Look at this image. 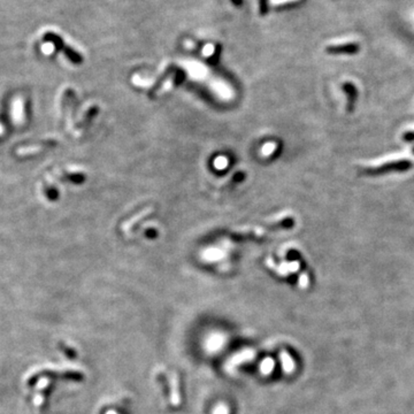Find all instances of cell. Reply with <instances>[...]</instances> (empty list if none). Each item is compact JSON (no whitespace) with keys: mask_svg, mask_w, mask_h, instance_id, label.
I'll return each instance as SVG.
<instances>
[{"mask_svg":"<svg viewBox=\"0 0 414 414\" xmlns=\"http://www.w3.org/2000/svg\"><path fill=\"white\" fill-rule=\"evenodd\" d=\"M412 163L409 159H398V160H391L383 163L379 166L363 168L361 169V173L368 176H378L390 171H405L412 168Z\"/></svg>","mask_w":414,"mask_h":414,"instance_id":"cell-1","label":"cell"},{"mask_svg":"<svg viewBox=\"0 0 414 414\" xmlns=\"http://www.w3.org/2000/svg\"><path fill=\"white\" fill-rule=\"evenodd\" d=\"M51 386H52L51 381L46 378H43L39 381L38 385H37V393H36L33 403H35L36 409L40 411V412L45 410L46 400H48V396H49V390L50 388H51Z\"/></svg>","mask_w":414,"mask_h":414,"instance_id":"cell-2","label":"cell"},{"mask_svg":"<svg viewBox=\"0 0 414 414\" xmlns=\"http://www.w3.org/2000/svg\"><path fill=\"white\" fill-rule=\"evenodd\" d=\"M55 376H60L61 379H76L77 375L76 373L74 372H53V371H38L32 373L31 375L27 379V385L32 386L33 383L37 381V379H43V378H55Z\"/></svg>","mask_w":414,"mask_h":414,"instance_id":"cell-3","label":"cell"},{"mask_svg":"<svg viewBox=\"0 0 414 414\" xmlns=\"http://www.w3.org/2000/svg\"><path fill=\"white\" fill-rule=\"evenodd\" d=\"M359 45L356 43H344L337 44V45H329L327 52L334 53V55H355L359 51Z\"/></svg>","mask_w":414,"mask_h":414,"instance_id":"cell-4","label":"cell"},{"mask_svg":"<svg viewBox=\"0 0 414 414\" xmlns=\"http://www.w3.org/2000/svg\"><path fill=\"white\" fill-rule=\"evenodd\" d=\"M342 89L344 90L346 97H348V112H352L353 106H355L357 97H358V91L357 87L351 82H345L342 85Z\"/></svg>","mask_w":414,"mask_h":414,"instance_id":"cell-5","label":"cell"},{"mask_svg":"<svg viewBox=\"0 0 414 414\" xmlns=\"http://www.w3.org/2000/svg\"><path fill=\"white\" fill-rule=\"evenodd\" d=\"M13 117L15 122H21L23 119V102L21 98H16L13 104Z\"/></svg>","mask_w":414,"mask_h":414,"instance_id":"cell-6","label":"cell"},{"mask_svg":"<svg viewBox=\"0 0 414 414\" xmlns=\"http://www.w3.org/2000/svg\"><path fill=\"white\" fill-rule=\"evenodd\" d=\"M281 361H282V366H283V369L285 373H292L295 371V362L294 360L290 356H289V353L287 352H282L281 353Z\"/></svg>","mask_w":414,"mask_h":414,"instance_id":"cell-7","label":"cell"},{"mask_svg":"<svg viewBox=\"0 0 414 414\" xmlns=\"http://www.w3.org/2000/svg\"><path fill=\"white\" fill-rule=\"evenodd\" d=\"M55 44L51 43V42H50V43H45V44H43V45H42V52L44 53V55H52L53 51H55Z\"/></svg>","mask_w":414,"mask_h":414,"instance_id":"cell-8","label":"cell"},{"mask_svg":"<svg viewBox=\"0 0 414 414\" xmlns=\"http://www.w3.org/2000/svg\"><path fill=\"white\" fill-rule=\"evenodd\" d=\"M403 139L406 140V142H412V140H414V130H410L404 133Z\"/></svg>","mask_w":414,"mask_h":414,"instance_id":"cell-9","label":"cell"},{"mask_svg":"<svg viewBox=\"0 0 414 414\" xmlns=\"http://www.w3.org/2000/svg\"><path fill=\"white\" fill-rule=\"evenodd\" d=\"M298 1V0H269V4L271 5H282V4H288V2H294Z\"/></svg>","mask_w":414,"mask_h":414,"instance_id":"cell-10","label":"cell"},{"mask_svg":"<svg viewBox=\"0 0 414 414\" xmlns=\"http://www.w3.org/2000/svg\"><path fill=\"white\" fill-rule=\"evenodd\" d=\"M1 133H2V127L0 126V134H1Z\"/></svg>","mask_w":414,"mask_h":414,"instance_id":"cell-11","label":"cell"},{"mask_svg":"<svg viewBox=\"0 0 414 414\" xmlns=\"http://www.w3.org/2000/svg\"><path fill=\"white\" fill-rule=\"evenodd\" d=\"M412 151H413V153H414V147H413V150H412Z\"/></svg>","mask_w":414,"mask_h":414,"instance_id":"cell-12","label":"cell"}]
</instances>
